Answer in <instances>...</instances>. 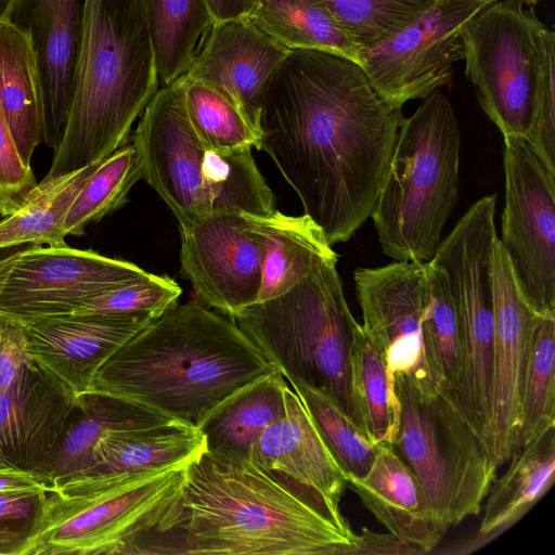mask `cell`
Listing matches in <instances>:
<instances>
[{"label":"cell","mask_w":555,"mask_h":555,"mask_svg":"<svg viewBox=\"0 0 555 555\" xmlns=\"http://www.w3.org/2000/svg\"><path fill=\"white\" fill-rule=\"evenodd\" d=\"M402 120L357 61L292 50L264 96L260 150L334 245L370 218Z\"/></svg>","instance_id":"obj_1"},{"label":"cell","mask_w":555,"mask_h":555,"mask_svg":"<svg viewBox=\"0 0 555 555\" xmlns=\"http://www.w3.org/2000/svg\"><path fill=\"white\" fill-rule=\"evenodd\" d=\"M339 507L314 489L249 460L206 450L176 499L125 555H359Z\"/></svg>","instance_id":"obj_2"},{"label":"cell","mask_w":555,"mask_h":555,"mask_svg":"<svg viewBox=\"0 0 555 555\" xmlns=\"http://www.w3.org/2000/svg\"><path fill=\"white\" fill-rule=\"evenodd\" d=\"M274 371L233 319L191 300L173 304L124 343L91 390L198 428L228 397Z\"/></svg>","instance_id":"obj_3"},{"label":"cell","mask_w":555,"mask_h":555,"mask_svg":"<svg viewBox=\"0 0 555 555\" xmlns=\"http://www.w3.org/2000/svg\"><path fill=\"white\" fill-rule=\"evenodd\" d=\"M158 88L144 1L86 0L69 113L44 178L113 154Z\"/></svg>","instance_id":"obj_4"},{"label":"cell","mask_w":555,"mask_h":555,"mask_svg":"<svg viewBox=\"0 0 555 555\" xmlns=\"http://www.w3.org/2000/svg\"><path fill=\"white\" fill-rule=\"evenodd\" d=\"M185 81L179 77L159 87L146 105L132 137L141 179L189 228L211 216H267L275 198L260 173L251 149L217 150L190 120Z\"/></svg>","instance_id":"obj_5"},{"label":"cell","mask_w":555,"mask_h":555,"mask_svg":"<svg viewBox=\"0 0 555 555\" xmlns=\"http://www.w3.org/2000/svg\"><path fill=\"white\" fill-rule=\"evenodd\" d=\"M461 132L438 89L403 117L372 218L383 253L428 262L459 199Z\"/></svg>","instance_id":"obj_6"},{"label":"cell","mask_w":555,"mask_h":555,"mask_svg":"<svg viewBox=\"0 0 555 555\" xmlns=\"http://www.w3.org/2000/svg\"><path fill=\"white\" fill-rule=\"evenodd\" d=\"M233 320L289 384L324 391L365 431L351 385L358 322L336 264H325L289 291L243 308Z\"/></svg>","instance_id":"obj_7"},{"label":"cell","mask_w":555,"mask_h":555,"mask_svg":"<svg viewBox=\"0 0 555 555\" xmlns=\"http://www.w3.org/2000/svg\"><path fill=\"white\" fill-rule=\"evenodd\" d=\"M400 423L392 443L448 527L481 512L498 464L449 396L426 378L395 377Z\"/></svg>","instance_id":"obj_8"},{"label":"cell","mask_w":555,"mask_h":555,"mask_svg":"<svg viewBox=\"0 0 555 555\" xmlns=\"http://www.w3.org/2000/svg\"><path fill=\"white\" fill-rule=\"evenodd\" d=\"M184 468L74 478L47 493L34 555H124L178 495Z\"/></svg>","instance_id":"obj_9"},{"label":"cell","mask_w":555,"mask_h":555,"mask_svg":"<svg viewBox=\"0 0 555 555\" xmlns=\"http://www.w3.org/2000/svg\"><path fill=\"white\" fill-rule=\"evenodd\" d=\"M465 75L478 103L503 137L526 138L555 35L522 0H495L462 34Z\"/></svg>","instance_id":"obj_10"},{"label":"cell","mask_w":555,"mask_h":555,"mask_svg":"<svg viewBox=\"0 0 555 555\" xmlns=\"http://www.w3.org/2000/svg\"><path fill=\"white\" fill-rule=\"evenodd\" d=\"M147 274L133 262L66 243L34 245L0 259V317L26 324L70 314Z\"/></svg>","instance_id":"obj_11"},{"label":"cell","mask_w":555,"mask_h":555,"mask_svg":"<svg viewBox=\"0 0 555 555\" xmlns=\"http://www.w3.org/2000/svg\"><path fill=\"white\" fill-rule=\"evenodd\" d=\"M503 138L505 204L499 240L531 308L555 314V172L524 137Z\"/></svg>","instance_id":"obj_12"},{"label":"cell","mask_w":555,"mask_h":555,"mask_svg":"<svg viewBox=\"0 0 555 555\" xmlns=\"http://www.w3.org/2000/svg\"><path fill=\"white\" fill-rule=\"evenodd\" d=\"M495 0H437L415 22L392 37L361 49L358 62L376 92L402 108L450 82L464 60L466 25Z\"/></svg>","instance_id":"obj_13"},{"label":"cell","mask_w":555,"mask_h":555,"mask_svg":"<svg viewBox=\"0 0 555 555\" xmlns=\"http://www.w3.org/2000/svg\"><path fill=\"white\" fill-rule=\"evenodd\" d=\"M179 231L181 272L202 304L233 319L257 301L262 248L243 214L211 216Z\"/></svg>","instance_id":"obj_14"},{"label":"cell","mask_w":555,"mask_h":555,"mask_svg":"<svg viewBox=\"0 0 555 555\" xmlns=\"http://www.w3.org/2000/svg\"><path fill=\"white\" fill-rule=\"evenodd\" d=\"M362 328L384 353L388 371L428 379L422 319L428 300L426 262L395 261L353 272Z\"/></svg>","instance_id":"obj_15"},{"label":"cell","mask_w":555,"mask_h":555,"mask_svg":"<svg viewBox=\"0 0 555 555\" xmlns=\"http://www.w3.org/2000/svg\"><path fill=\"white\" fill-rule=\"evenodd\" d=\"M494 351L489 452L498 466L516 450L530 336L538 313L524 297L499 240L492 249Z\"/></svg>","instance_id":"obj_16"},{"label":"cell","mask_w":555,"mask_h":555,"mask_svg":"<svg viewBox=\"0 0 555 555\" xmlns=\"http://www.w3.org/2000/svg\"><path fill=\"white\" fill-rule=\"evenodd\" d=\"M291 51L249 17L214 23L182 76L219 91L260 131L267 90Z\"/></svg>","instance_id":"obj_17"},{"label":"cell","mask_w":555,"mask_h":555,"mask_svg":"<svg viewBox=\"0 0 555 555\" xmlns=\"http://www.w3.org/2000/svg\"><path fill=\"white\" fill-rule=\"evenodd\" d=\"M86 0H16L7 21L30 39L42 93V142L55 150L73 96Z\"/></svg>","instance_id":"obj_18"},{"label":"cell","mask_w":555,"mask_h":555,"mask_svg":"<svg viewBox=\"0 0 555 555\" xmlns=\"http://www.w3.org/2000/svg\"><path fill=\"white\" fill-rule=\"evenodd\" d=\"M153 318L150 313H70L25 326L34 360L78 395L91 390L103 363Z\"/></svg>","instance_id":"obj_19"},{"label":"cell","mask_w":555,"mask_h":555,"mask_svg":"<svg viewBox=\"0 0 555 555\" xmlns=\"http://www.w3.org/2000/svg\"><path fill=\"white\" fill-rule=\"evenodd\" d=\"M76 393L37 361L0 393V461L40 477Z\"/></svg>","instance_id":"obj_20"},{"label":"cell","mask_w":555,"mask_h":555,"mask_svg":"<svg viewBox=\"0 0 555 555\" xmlns=\"http://www.w3.org/2000/svg\"><path fill=\"white\" fill-rule=\"evenodd\" d=\"M347 483L388 532L422 554L430 553L449 529L418 477L390 443H379L369 472L361 478L347 477Z\"/></svg>","instance_id":"obj_21"},{"label":"cell","mask_w":555,"mask_h":555,"mask_svg":"<svg viewBox=\"0 0 555 555\" xmlns=\"http://www.w3.org/2000/svg\"><path fill=\"white\" fill-rule=\"evenodd\" d=\"M284 414L250 448L247 460L288 476L339 507L347 475L325 444L294 390L285 388Z\"/></svg>","instance_id":"obj_22"},{"label":"cell","mask_w":555,"mask_h":555,"mask_svg":"<svg viewBox=\"0 0 555 555\" xmlns=\"http://www.w3.org/2000/svg\"><path fill=\"white\" fill-rule=\"evenodd\" d=\"M171 421L157 411L121 397L96 390L78 393L40 478L52 491L90 466L96 444L107 434Z\"/></svg>","instance_id":"obj_23"},{"label":"cell","mask_w":555,"mask_h":555,"mask_svg":"<svg viewBox=\"0 0 555 555\" xmlns=\"http://www.w3.org/2000/svg\"><path fill=\"white\" fill-rule=\"evenodd\" d=\"M262 248V275L258 301L276 297L338 256L323 230L307 215L243 214Z\"/></svg>","instance_id":"obj_24"},{"label":"cell","mask_w":555,"mask_h":555,"mask_svg":"<svg viewBox=\"0 0 555 555\" xmlns=\"http://www.w3.org/2000/svg\"><path fill=\"white\" fill-rule=\"evenodd\" d=\"M509 462L506 472L491 483L479 530L462 546V553L475 551L503 534L552 487L555 477V427L517 448Z\"/></svg>","instance_id":"obj_25"},{"label":"cell","mask_w":555,"mask_h":555,"mask_svg":"<svg viewBox=\"0 0 555 555\" xmlns=\"http://www.w3.org/2000/svg\"><path fill=\"white\" fill-rule=\"evenodd\" d=\"M205 450L199 429L176 421L116 430L100 440L90 466L75 478L184 468Z\"/></svg>","instance_id":"obj_26"},{"label":"cell","mask_w":555,"mask_h":555,"mask_svg":"<svg viewBox=\"0 0 555 555\" xmlns=\"http://www.w3.org/2000/svg\"><path fill=\"white\" fill-rule=\"evenodd\" d=\"M286 379L276 370L238 389L199 425L206 451L227 459L247 460L261 434L285 411Z\"/></svg>","instance_id":"obj_27"},{"label":"cell","mask_w":555,"mask_h":555,"mask_svg":"<svg viewBox=\"0 0 555 555\" xmlns=\"http://www.w3.org/2000/svg\"><path fill=\"white\" fill-rule=\"evenodd\" d=\"M0 106L22 160L30 166L42 143V93L37 55L29 37L0 22Z\"/></svg>","instance_id":"obj_28"},{"label":"cell","mask_w":555,"mask_h":555,"mask_svg":"<svg viewBox=\"0 0 555 555\" xmlns=\"http://www.w3.org/2000/svg\"><path fill=\"white\" fill-rule=\"evenodd\" d=\"M98 162L55 178H43L29 192L14 214L0 221V249L33 245H61L66 215L88 179L95 171Z\"/></svg>","instance_id":"obj_29"},{"label":"cell","mask_w":555,"mask_h":555,"mask_svg":"<svg viewBox=\"0 0 555 555\" xmlns=\"http://www.w3.org/2000/svg\"><path fill=\"white\" fill-rule=\"evenodd\" d=\"M249 18L289 50H322L358 62L360 49L323 0H258Z\"/></svg>","instance_id":"obj_30"},{"label":"cell","mask_w":555,"mask_h":555,"mask_svg":"<svg viewBox=\"0 0 555 555\" xmlns=\"http://www.w3.org/2000/svg\"><path fill=\"white\" fill-rule=\"evenodd\" d=\"M153 41L159 87L190 67L214 18L205 0H143Z\"/></svg>","instance_id":"obj_31"},{"label":"cell","mask_w":555,"mask_h":555,"mask_svg":"<svg viewBox=\"0 0 555 555\" xmlns=\"http://www.w3.org/2000/svg\"><path fill=\"white\" fill-rule=\"evenodd\" d=\"M351 385L365 433L375 443L395 442L400 423L396 380L384 353L357 324L351 350Z\"/></svg>","instance_id":"obj_32"},{"label":"cell","mask_w":555,"mask_h":555,"mask_svg":"<svg viewBox=\"0 0 555 555\" xmlns=\"http://www.w3.org/2000/svg\"><path fill=\"white\" fill-rule=\"evenodd\" d=\"M428 300L422 319L423 360L426 375L453 399L461 375V324L446 273L426 262Z\"/></svg>","instance_id":"obj_33"},{"label":"cell","mask_w":555,"mask_h":555,"mask_svg":"<svg viewBox=\"0 0 555 555\" xmlns=\"http://www.w3.org/2000/svg\"><path fill=\"white\" fill-rule=\"evenodd\" d=\"M552 427H555V314H538L530 336L516 449Z\"/></svg>","instance_id":"obj_34"},{"label":"cell","mask_w":555,"mask_h":555,"mask_svg":"<svg viewBox=\"0 0 555 555\" xmlns=\"http://www.w3.org/2000/svg\"><path fill=\"white\" fill-rule=\"evenodd\" d=\"M141 179L137 149L126 142L102 160L75 197L64 220L66 235H82L87 225L124 206Z\"/></svg>","instance_id":"obj_35"},{"label":"cell","mask_w":555,"mask_h":555,"mask_svg":"<svg viewBox=\"0 0 555 555\" xmlns=\"http://www.w3.org/2000/svg\"><path fill=\"white\" fill-rule=\"evenodd\" d=\"M331 453L347 477H363L372 466L378 444L324 391L292 383Z\"/></svg>","instance_id":"obj_36"},{"label":"cell","mask_w":555,"mask_h":555,"mask_svg":"<svg viewBox=\"0 0 555 555\" xmlns=\"http://www.w3.org/2000/svg\"><path fill=\"white\" fill-rule=\"evenodd\" d=\"M185 81V105L201 138L217 150L261 149V132L245 114L216 89Z\"/></svg>","instance_id":"obj_37"},{"label":"cell","mask_w":555,"mask_h":555,"mask_svg":"<svg viewBox=\"0 0 555 555\" xmlns=\"http://www.w3.org/2000/svg\"><path fill=\"white\" fill-rule=\"evenodd\" d=\"M323 1L361 50L392 37L421 17L437 0Z\"/></svg>","instance_id":"obj_38"},{"label":"cell","mask_w":555,"mask_h":555,"mask_svg":"<svg viewBox=\"0 0 555 555\" xmlns=\"http://www.w3.org/2000/svg\"><path fill=\"white\" fill-rule=\"evenodd\" d=\"M182 291L168 275L150 273L132 283L98 295L74 313L76 314H134L159 315L177 302Z\"/></svg>","instance_id":"obj_39"},{"label":"cell","mask_w":555,"mask_h":555,"mask_svg":"<svg viewBox=\"0 0 555 555\" xmlns=\"http://www.w3.org/2000/svg\"><path fill=\"white\" fill-rule=\"evenodd\" d=\"M47 493H0V555H34Z\"/></svg>","instance_id":"obj_40"},{"label":"cell","mask_w":555,"mask_h":555,"mask_svg":"<svg viewBox=\"0 0 555 555\" xmlns=\"http://www.w3.org/2000/svg\"><path fill=\"white\" fill-rule=\"evenodd\" d=\"M36 185L31 167L22 160L0 106V216L20 209Z\"/></svg>","instance_id":"obj_41"},{"label":"cell","mask_w":555,"mask_h":555,"mask_svg":"<svg viewBox=\"0 0 555 555\" xmlns=\"http://www.w3.org/2000/svg\"><path fill=\"white\" fill-rule=\"evenodd\" d=\"M33 361L25 324L0 317V393L12 387Z\"/></svg>","instance_id":"obj_42"},{"label":"cell","mask_w":555,"mask_h":555,"mask_svg":"<svg viewBox=\"0 0 555 555\" xmlns=\"http://www.w3.org/2000/svg\"><path fill=\"white\" fill-rule=\"evenodd\" d=\"M359 535V555L422 554L417 548L390 532L376 533L364 528Z\"/></svg>","instance_id":"obj_43"},{"label":"cell","mask_w":555,"mask_h":555,"mask_svg":"<svg viewBox=\"0 0 555 555\" xmlns=\"http://www.w3.org/2000/svg\"><path fill=\"white\" fill-rule=\"evenodd\" d=\"M51 491L39 476L0 461V493L21 491Z\"/></svg>","instance_id":"obj_44"},{"label":"cell","mask_w":555,"mask_h":555,"mask_svg":"<svg viewBox=\"0 0 555 555\" xmlns=\"http://www.w3.org/2000/svg\"><path fill=\"white\" fill-rule=\"evenodd\" d=\"M214 23L249 17L258 0H205Z\"/></svg>","instance_id":"obj_45"},{"label":"cell","mask_w":555,"mask_h":555,"mask_svg":"<svg viewBox=\"0 0 555 555\" xmlns=\"http://www.w3.org/2000/svg\"><path fill=\"white\" fill-rule=\"evenodd\" d=\"M16 0H0V22L7 20L12 5Z\"/></svg>","instance_id":"obj_46"},{"label":"cell","mask_w":555,"mask_h":555,"mask_svg":"<svg viewBox=\"0 0 555 555\" xmlns=\"http://www.w3.org/2000/svg\"><path fill=\"white\" fill-rule=\"evenodd\" d=\"M522 1L528 3V4H533V3H537L540 0H522Z\"/></svg>","instance_id":"obj_47"}]
</instances>
